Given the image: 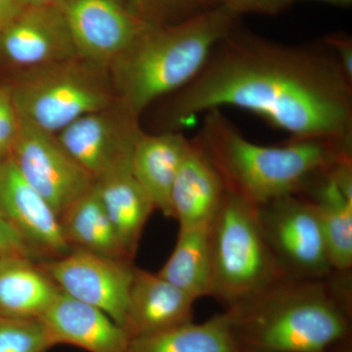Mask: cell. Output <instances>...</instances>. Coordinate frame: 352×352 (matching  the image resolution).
<instances>
[{
    "label": "cell",
    "instance_id": "8",
    "mask_svg": "<svg viewBox=\"0 0 352 352\" xmlns=\"http://www.w3.org/2000/svg\"><path fill=\"white\" fill-rule=\"evenodd\" d=\"M38 264L62 293L98 308L124 329L135 267L132 261L72 249Z\"/></svg>",
    "mask_w": 352,
    "mask_h": 352
},
{
    "label": "cell",
    "instance_id": "30",
    "mask_svg": "<svg viewBox=\"0 0 352 352\" xmlns=\"http://www.w3.org/2000/svg\"><path fill=\"white\" fill-rule=\"evenodd\" d=\"M22 8L16 0H0V32L6 29Z\"/></svg>",
    "mask_w": 352,
    "mask_h": 352
},
{
    "label": "cell",
    "instance_id": "3",
    "mask_svg": "<svg viewBox=\"0 0 352 352\" xmlns=\"http://www.w3.org/2000/svg\"><path fill=\"white\" fill-rule=\"evenodd\" d=\"M195 140L226 190L254 207L302 193L315 177L352 159V141L291 139L281 146L256 144L219 109L206 113Z\"/></svg>",
    "mask_w": 352,
    "mask_h": 352
},
{
    "label": "cell",
    "instance_id": "21",
    "mask_svg": "<svg viewBox=\"0 0 352 352\" xmlns=\"http://www.w3.org/2000/svg\"><path fill=\"white\" fill-rule=\"evenodd\" d=\"M59 220L65 239L72 249L133 261L122 249L95 183L60 215Z\"/></svg>",
    "mask_w": 352,
    "mask_h": 352
},
{
    "label": "cell",
    "instance_id": "1",
    "mask_svg": "<svg viewBox=\"0 0 352 352\" xmlns=\"http://www.w3.org/2000/svg\"><path fill=\"white\" fill-rule=\"evenodd\" d=\"M249 111L291 139L352 141V82L327 46L264 38L240 25L163 109L166 131L223 107Z\"/></svg>",
    "mask_w": 352,
    "mask_h": 352
},
{
    "label": "cell",
    "instance_id": "16",
    "mask_svg": "<svg viewBox=\"0 0 352 352\" xmlns=\"http://www.w3.org/2000/svg\"><path fill=\"white\" fill-rule=\"evenodd\" d=\"M41 320L53 346L69 344L88 352H126L131 340L105 312L62 292Z\"/></svg>",
    "mask_w": 352,
    "mask_h": 352
},
{
    "label": "cell",
    "instance_id": "20",
    "mask_svg": "<svg viewBox=\"0 0 352 352\" xmlns=\"http://www.w3.org/2000/svg\"><path fill=\"white\" fill-rule=\"evenodd\" d=\"M38 263L0 256V316L41 319L61 293Z\"/></svg>",
    "mask_w": 352,
    "mask_h": 352
},
{
    "label": "cell",
    "instance_id": "17",
    "mask_svg": "<svg viewBox=\"0 0 352 352\" xmlns=\"http://www.w3.org/2000/svg\"><path fill=\"white\" fill-rule=\"evenodd\" d=\"M226 192L219 171L195 139L191 140L171 190V217L179 227L210 226Z\"/></svg>",
    "mask_w": 352,
    "mask_h": 352
},
{
    "label": "cell",
    "instance_id": "7",
    "mask_svg": "<svg viewBox=\"0 0 352 352\" xmlns=\"http://www.w3.org/2000/svg\"><path fill=\"white\" fill-rule=\"evenodd\" d=\"M264 236L287 277L317 279L336 271L311 201L295 194L259 206Z\"/></svg>",
    "mask_w": 352,
    "mask_h": 352
},
{
    "label": "cell",
    "instance_id": "4",
    "mask_svg": "<svg viewBox=\"0 0 352 352\" xmlns=\"http://www.w3.org/2000/svg\"><path fill=\"white\" fill-rule=\"evenodd\" d=\"M239 20L219 4L182 22L148 28L110 67L117 101L138 120L157 99L195 80Z\"/></svg>",
    "mask_w": 352,
    "mask_h": 352
},
{
    "label": "cell",
    "instance_id": "10",
    "mask_svg": "<svg viewBox=\"0 0 352 352\" xmlns=\"http://www.w3.org/2000/svg\"><path fill=\"white\" fill-rule=\"evenodd\" d=\"M78 57L110 69L152 25L127 0H62L59 3Z\"/></svg>",
    "mask_w": 352,
    "mask_h": 352
},
{
    "label": "cell",
    "instance_id": "26",
    "mask_svg": "<svg viewBox=\"0 0 352 352\" xmlns=\"http://www.w3.org/2000/svg\"><path fill=\"white\" fill-rule=\"evenodd\" d=\"M20 120L14 105L11 85H0V157H8L18 131Z\"/></svg>",
    "mask_w": 352,
    "mask_h": 352
},
{
    "label": "cell",
    "instance_id": "31",
    "mask_svg": "<svg viewBox=\"0 0 352 352\" xmlns=\"http://www.w3.org/2000/svg\"><path fill=\"white\" fill-rule=\"evenodd\" d=\"M62 0H16L21 7L55 6Z\"/></svg>",
    "mask_w": 352,
    "mask_h": 352
},
{
    "label": "cell",
    "instance_id": "13",
    "mask_svg": "<svg viewBox=\"0 0 352 352\" xmlns=\"http://www.w3.org/2000/svg\"><path fill=\"white\" fill-rule=\"evenodd\" d=\"M0 214L43 261L72 251L56 212L25 182L9 156L0 162Z\"/></svg>",
    "mask_w": 352,
    "mask_h": 352
},
{
    "label": "cell",
    "instance_id": "15",
    "mask_svg": "<svg viewBox=\"0 0 352 352\" xmlns=\"http://www.w3.org/2000/svg\"><path fill=\"white\" fill-rule=\"evenodd\" d=\"M196 300L157 273L135 266L124 329L132 339L184 325L193 321Z\"/></svg>",
    "mask_w": 352,
    "mask_h": 352
},
{
    "label": "cell",
    "instance_id": "33",
    "mask_svg": "<svg viewBox=\"0 0 352 352\" xmlns=\"http://www.w3.org/2000/svg\"><path fill=\"white\" fill-rule=\"evenodd\" d=\"M1 161H2V159H1V157H0V162H1Z\"/></svg>",
    "mask_w": 352,
    "mask_h": 352
},
{
    "label": "cell",
    "instance_id": "18",
    "mask_svg": "<svg viewBox=\"0 0 352 352\" xmlns=\"http://www.w3.org/2000/svg\"><path fill=\"white\" fill-rule=\"evenodd\" d=\"M103 207L127 258L133 261L148 220L156 208L131 170V155L95 182Z\"/></svg>",
    "mask_w": 352,
    "mask_h": 352
},
{
    "label": "cell",
    "instance_id": "25",
    "mask_svg": "<svg viewBox=\"0 0 352 352\" xmlns=\"http://www.w3.org/2000/svg\"><path fill=\"white\" fill-rule=\"evenodd\" d=\"M134 11L152 25L175 24L219 6L217 0H127Z\"/></svg>",
    "mask_w": 352,
    "mask_h": 352
},
{
    "label": "cell",
    "instance_id": "23",
    "mask_svg": "<svg viewBox=\"0 0 352 352\" xmlns=\"http://www.w3.org/2000/svg\"><path fill=\"white\" fill-rule=\"evenodd\" d=\"M210 226L179 227L175 249L157 272L160 276L196 300L210 295Z\"/></svg>",
    "mask_w": 352,
    "mask_h": 352
},
{
    "label": "cell",
    "instance_id": "28",
    "mask_svg": "<svg viewBox=\"0 0 352 352\" xmlns=\"http://www.w3.org/2000/svg\"><path fill=\"white\" fill-rule=\"evenodd\" d=\"M236 15L259 14V15H278L287 7L285 0H217Z\"/></svg>",
    "mask_w": 352,
    "mask_h": 352
},
{
    "label": "cell",
    "instance_id": "6",
    "mask_svg": "<svg viewBox=\"0 0 352 352\" xmlns=\"http://www.w3.org/2000/svg\"><path fill=\"white\" fill-rule=\"evenodd\" d=\"M107 69L80 57L28 69L11 85L20 122L57 134L82 116L111 107L117 97Z\"/></svg>",
    "mask_w": 352,
    "mask_h": 352
},
{
    "label": "cell",
    "instance_id": "5",
    "mask_svg": "<svg viewBox=\"0 0 352 352\" xmlns=\"http://www.w3.org/2000/svg\"><path fill=\"white\" fill-rule=\"evenodd\" d=\"M210 298L227 308L287 277L264 236L258 208L226 190L210 226Z\"/></svg>",
    "mask_w": 352,
    "mask_h": 352
},
{
    "label": "cell",
    "instance_id": "24",
    "mask_svg": "<svg viewBox=\"0 0 352 352\" xmlns=\"http://www.w3.org/2000/svg\"><path fill=\"white\" fill-rule=\"evenodd\" d=\"M52 346L41 319L0 316V352H46Z\"/></svg>",
    "mask_w": 352,
    "mask_h": 352
},
{
    "label": "cell",
    "instance_id": "14",
    "mask_svg": "<svg viewBox=\"0 0 352 352\" xmlns=\"http://www.w3.org/2000/svg\"><path fill=\"white\" fill-rule=\"evenodd\" d=\"M314 204L336 272L352 268V159L321 173L302 192Z\"/></svg>",
    "mask_w": 352,
    "mask_h": 352
},
{
    "label": "cell",
    "instance_id": "2",
    "mask_svg": "<svg viewBox=\"0 0 352 352\" xmlns=\"http://www.w3.org/2000/svg\"><path fill=\"white\" fill-rule=\"evenodd\" d=\"M351 273L284 277L226 308L242 352H333L349 342Z\"/></svg>",
    "mask_w": 352,
    "mask_h": 352
},
{
    "label": "cell",
    "instance_id": "22",
    "mask_svg": "<svg viewBox=\"0 0 352 352\" xmlns=\"http://www.w3.org/2000/svg\"><path fill=\"white\" fill-rule=\"evenodd\" d=\"M126 352H242L224 311L203 323L193 321L163 332L132 338Z\"/></svg>",
    "mask_w": 352,
    "mask_h": 352
},
{
    "label": "cell",
    "instance_id": "11",
    "mask_svg": "<svg viewBox=\"0 0 352 352\" xmlns=\"http://www.w3.org/2000/svg\"><path fill=\"white\" fill-rule=\"evenodd\" d=\"M141 131L138 120L117 101L82 116L56 136L65 151L96 182L131 156Z\"/></svg>",
    "mask_w": 352,
    "mask_h": 352
},
{
    "label": "cell",
    "instance_id": "12",
    "mask_svg": "<svg viewBox=\"0 0 352 352\" xmlns=\"http://www.w3.org/2000/svg\"><path fill=\"white\" fill-rule=\"evenodd\" d=\"M0 55L25 71L78 58L59 4L23 7L0 32Z\"/></svg>",
    "mask_w": 352,
    "mask_h": 352
},
{
    "label": "cell",
    "instance_id": "29",
    "mask_svg": "<svg viewBox=\"0 0 352 352\" xmlns=\"http://www.w3.org/2000/svg\"><path fill=\"white\" fill-rule=\"evenodd\" d=\"M324 44L335 57L342 73L352 82V39L346 34H332L324 38Z\"/></svg>",
    "mask_w": 352,
    "mask_h": 352
},
{
    "label": "cell",
    "instance_id": "9",
    "mask_svg": "<svg viewBox=\"0 0 352 352\" xmlns=\"http://www.w3.org/2000/svg\"><path fill=\"white\" fill-rule=\"evenodd\" d=\"M25 182L47 201L58 217L94 186L95 180L48 133L20 122L8 155Z\"/></svg>",
    "mask_w": 352,
    "mask_h": 352
},
{
    "label": "cell",
    "instance_id": "27",
    "mask_svg": "<svg viewBox=\"0 0 352 352\" xmlns=\"http://www.w3.org/2000/svg\"><path fill=\"white\" fill-rule=\"evenodd\" d=\"M0 256H19L41 263L43 259L0 214Z\"/></svg>",
    "mask_w": 352,
    "mask_h": 352
},
{
    "label": "cell",
    "instance_id": "19",
    "mask_svg": "<svg viewBox=\"0 0 352 352\" xmlns=\"http://www.w3.org/2000/svg\"><path fill=\"white\" fill-rule=\"evenodd\" d=\"M191 140L178 131H141L131 153V170L156 210L171 217L170 196Z\"/></svg>",
    "mask_w": 352,
    "mask_h": 352
},
{
    "label": "cell",
    "instance_id": "32",
    "mask_svg": "<svg viewBox=\"0 0 352 352\" xmlns=\"http://www.w3.org/2000/svg\"><path fill=\"white\" fill-rule=\"evenodd\" d=\"M305 1V0H285L287 6H291L294 2ZM312 1L325 2V3L333 4L338 6H351L352 0H312Z\"/></svg>",
    "mask_w": 352,
    "mask_h": 352
}]
</instances>
